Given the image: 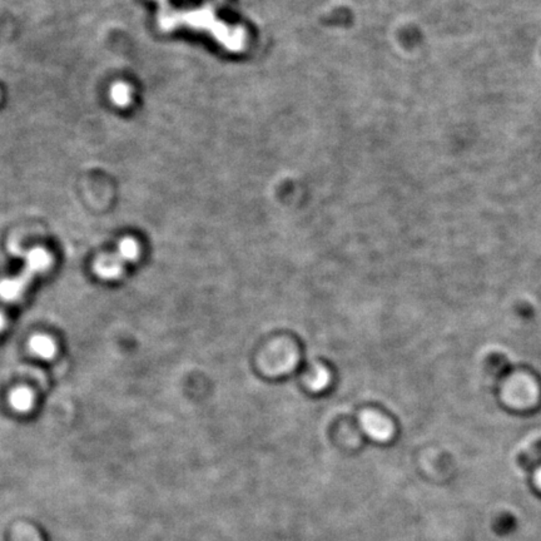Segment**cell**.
Segmentation results:
<instances>
[{
  "instance_id": "6da1fadb",
  "label": "cell",
  "mask_w": 541,
  "mask_h": 541,
  "mask_svg": "<svg viewBox=\"0 0 541 541\" xmlns=\"http://www.w3.org/2000/svg\"><path fill=\"white\" fill-rule=\"evenodd\" d=\"M159 3L158 23L163 30L174 29L178 25H188L197 29H205L232 52L242 50L246 45V33L241 28H229L221 22L211 6H206L197 11H174L167 0H157Z\"/></svg>"
},
{
  "instance_id": "7a4b0ae2",
  "label": "cell",
  "mask_w": 541,
  "mask_h": 541,
  "mask_svg": "<svg viewBox=\"0 0 541 541\" xmlns=\"http://www.w3.org/2000/svg\"><path fill=\"white\" fill-rule=\"evenodd\" d=\"M139 256V244L135 239H122L115 252L101 256L94 262V272L103 280H114L123 275L125 265L135 262Z\"/></svg>"
},
{
  "instance_id": "3957f363",
  "label": "cell",
  "mask_w": 541,
  "mask_h": 541,
  "mask_svg": "<svg viewBox=\"0 0 541 541\" xmlns=\"http://www.w3.org/2000/svg\"><path fill=\"white\" fill-rule=\"evenodd\" d=\"M298 363L297 348L292 342L278 340L266 348L260 358L262 372L268 376L288 374Z\"/></svg>"
},
{
  "instance_id": "277c9868",
  "label": "cell",
  "mask_w": 541,
  "mask_h": 541,
  "mask_svg": "<svg viewBox=\"0 0 541 541\" xmlns=\"http://www.w3.org/2000/svg\"><path fill=\"white\" fill-rule=\"evenodd\" d=\"M537 396V390L533 380L525 376H515L510 380L505 387V399L513 406L524 407L534 402Z\"/></svg>"
},
{
  "instance_id": "5b68a950",
  "label": "cell",
  "mask_w": 541,
  "mask_h": 541,
  "mask_svg": "<svg viewBox=\"0 0 541 541\" xmlns=\"http://www.w3.org/2000/svg\"><path fill=\"white\" fill-rule=\"evenodd\" d=\"M360 421L365 433L376 441L385 443L392 438V433H394L392 423L379 414L374 411H365L360 417Z\"/></svg>"
},
{
  "instance_id": "8992f818",
  "label": "cell",
  "mask_w": 541,
  "mask_h": 541,
  "mask_svg": "<svg viewBox=\"0 0 541 541\" xmlns=\"http://www.w3.org/2000/svg\"><path fill=\"white\" fill-rule=\"evenodd\" d=\"M30 347L33 352H35L40 358H50L55 356V342L52 341L48 336H34L30 341Z\"/></svg>"
},
{
  "instance_id": "52a82bcc",
  "label": "cell",
  "mask_w": 541,
  "mask_h": 541,
  "mask_svg": "<svg viewBox=\"0 0 541 541\" xmlns=\"http://www.w3.org/2000/svg\"><path fill=\"white\" fill-rule=\"evenodd\" d=\"M32 391L25 387H21L11 392V404L18 411H28L33 406Z\"/></svg>"
},
{
  "instance_id": "ba28073f",
  "label": "cell",
  "mask_w": 541,
  "mask_h": 541,
  "mask_svg": "<svg viewBox=\"0 0 541 541\" xmlns=\"http://www.w3.org/2000/svg\"><path fill=\"white\" fill-rule=\"evenodd\" d=\"M331 375L327 368L316 365L314 370V376L309 380V387L314 392H321L325 390L330 385Z\"/></svg>"
},
{
  "instance_id": "9c48e42d",
  "label": "cell",
  "mask_w": 541,
  "mask_h": 541,
  "mask_svg": "<svg viewBox=\"0 0 541 541\" xmlns=\"http://www.w3.org/2000/svg\"><path fill=\"white\" fill-rule=\"evenodd\" d=\"M112 97H113L114 102L117 104H120V106H125V104L130 103V87L125 86V84H117V86L113 88Z\"/></svg>"
},
{
  "instance_id": "30bf717a",
  "label": "cell",
  "mask_w": 541,
  "mask_h": 541,
  "mask_svg": "<svg viewBox=\"0 0 541 541\" xmlns=\"http://www.w3.org/2000/svg\"><path fill=\"white\" fill-rule=\"evenodd\" d=\"M6 306H8L6 303L1 302V306H0V331L3 329L4 324H6V311H4Z\"/></svg>"
},
{
  "instance_id": "8fae6325",
  "label": "cell",
  "mask_w": 541,
  "mask_h": 541,
  "mask_svg": "<svg viewBox=\"0 0 541 541\" xmlns=\"http://www.w3.org/2000/svg\"><path fill=\"white\" fill-rule=\"evenodd\" d=\"M536 484H537V486H539V489L541 490V470L537 471V474H536L535 477Z\"/></svg>"
}]
</instances>
